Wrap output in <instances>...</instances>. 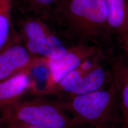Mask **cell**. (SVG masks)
<instances>
[{"label":"cell","instance_id":"13","mask_svg":"<svg viewBox=\"0 0 128 128\" xmlns=\"http://www.w3.org/2000/svg\"><path fill=\"white\" fill-rule=\"evenodd\" d=\"M119 36L121 38L123 42V45L128 55V28Z\"/></svg>","mask_w":128,"mask_h":128},{"label":"cell","instance_id":"4","mask_svg":"<svg viewBox=\"0 0 128 128\" xmlns=\"http://www.w3.org/2000/svg\"><path fill=\"white\" fill-rule=\"evenodd\" d=\"M22 30L24 46L33 57L55 59L64 55L70 48L38 19L30 18L24 20Z\"/></svg>","mask_w":128,"mask_h":128},{"label":"cell","instance_id":"15","mask_svg":"<svg viewBox=\"0 0 128 128\" xmlns=\"http://www.w3.org/2000/svg\"><path fill=\"white\" fill-rule=\"evenodd\" d=\"M123 128H128V125H125V126H124V127H123Z\"/></svg>","mask_w":128,"mask_h":128},{"label":"cell","instance_id":"1","mask_svg":"<svg viewBox=\"0 0 128 128\" xmlns=\"http://www.w3.org/2000/svg\"><path fill=\"white\" fill-rule=\"evenodd\" d=\"M55 9L62 26L76 44L102 49L109 40L112 34L104 0H64Z\"/></svg>","mask_w":128,"mask_h":128},{"label":"cell","instance_id":"2","mask_svg":"<svg viewBox=\"0 0 128 128\" xmlns=\"http://www.w3.org/2000/svg\"><path fill=\"white\" fill-rule=\"evenodd\" d=\"M56 98L81 128L124 127V116L112 78L108 86L96 92Z\"/></svg>","mask_w":128,"mask_h":128},{"label":"cell","instance_id":"9","mask_svg":"<svg viewBox=\"0 0 128 128\" xmlns=\"http://www.w3.org/2000/svg\"><path fill=\"white\" fill-rule=\"evenodd\" d=\"M111 34L120 36L128 28L127 0H104Z\"/></svg>","mask_w":128,"mask_h":128},{"label":"cell","instance_id":"5","mask_svg":"<svg viewBox=\"0 0 128 128\" xmlns=\"http://www.w3.org/2000/svg\"><path fill=\"white\" fill-rule=\"evenodd\" d=\"M104 53L102 48L92 44H78L70 46L64 55L52 60H44V66L48 70L46 84L36 95H43L69 73L84 62Z\"/></svg>","mask_w":128,"mask_h":128},{"label":"cell","instance_id":"14","mask_svg":"<svg viewBox=\"0 0 128 128\" xmlns=\"http://www.w3.org/2000/svg\"><path fill=\"white\" fill-rule=\"evenodd\" d=\"M6 0H0V8H1V7L2 6V5L4 4V3L5 2Z\"/></svg>","mask_w":128,"mask_h":128},{"label":"cell","instance_id":"12","mask_svg":"<svg viewBox=\"0 0 128 128\" xmlns=\"http://www.w3.org/2000/svg\"><path fill=\"white\" fill-rule=\"evenodd\" d=\"M33 4L40 7L47 8L54 6L55 4L56 6L58 4V0H29Z\"/></svg>","mask_w":128,"mask_h":128},{"label":"cell","instance_id":"10","mask_svg":"<svg viewBox=\"0 0 128 128\" xmlns=\"http://www.w3.org/2000/svg\"><path fill=\"white\" fill-rule=\"evenodd\" d=\"M11 1L6 0L0 8V52L9 44L12 30Z\"/></svg>","mask_w":128,"mask_h":128},{"label":"cell","instance_id":"11","mask_svg":"<svg viewBox=\"0 0 128 128\" xmlns=\"http://www.w3.org/2000/svg\"><path fill=\"white\" fill-rule=\"evenodd\" d=\"M0 128H46L14 121H0Z\"/></svg>","mask_w":128,"mask_h":128},{"label":"cell","instance_id":"8","mask_svg":"<svg viewBox=\"0 0 128 128\" xmlns=\"http://www.w3.org/2000/svg\"><path fill=\"white\" fill-rule=\"evenodd\" d=\"M108 61L122 111L124 126L128 125V56H114Z\"/></svg>","mask_w":128,"mask_h":128},{"label":"cell","instance_id":"16","mask_svg":"<svg viewBox=\"0 0 128 128\" xmlns=\"http://www.w3.org/2000/svg\"><path fill=\"white\" fill-rule=\"evenodd\" d=\"M128 1V0H127Z\"/></svg>","mask_w":128,"mask_h":128},{"label":"cell","instance_id":"6","mask_svg":"<svg viewBox=\"0 0 128 128\" xmlns=\"http://www.w3.org/2000/svg\"><path fill=\"white\" fill-rule=\"evenodd\" d=\"M44 60L32 56L25 46L18 43L8 44L0 52V81L43 66Z\"/></svg>","mask_w":128,"mask_h":128},{"label":"cell","instance_id":"7","mask_svg":"<svg viewBox=\"0 0 128 128\" xmlns=\"http://www.w3.org/2000/svg\"><path fill=\"white\" fill-rule=\"evenodd\" d=\"M34 81L29 71L24 72L0 81V112L28 94L36 92Z\"/></svg>","mask_w":128,"mask_h":128},{"label":"cell","instance_id":"3","mask_svg":"<svg viewBox=\"0 0 128 128\" xmlns=\"http://www.w3.org/2000/svg\"><path fill=\"white\" fill-rule=\"evenodd\" d=\"M0 112V121H14L46 128H81L58 98L30 94Z\"/></svg>","mask_w":128,"mask_h":128}]
</instances>
